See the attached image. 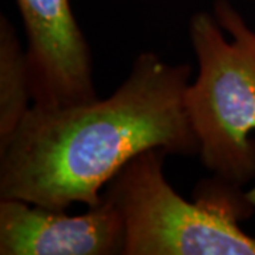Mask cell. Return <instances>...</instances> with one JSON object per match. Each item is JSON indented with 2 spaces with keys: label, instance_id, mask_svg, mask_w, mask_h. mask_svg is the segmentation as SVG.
<instances>
[{
  "label": "cell",
  "instance_id": "obj_1",
  "mask_svg": "<svg viewBox=\"0 0 255 255\" xmlns=\"http://www.w3.org/2000/svg\"><path fill=\"white\" fill-rule=\"evenodd\" d=\"M190 81L191 65L145 51L105 100L64 108L31 105L0 149V199L51 210L74 203L94 207L107 184L142 152L197 155L184 102Z\"/></svg>",
  "mask_w": 255,
  "mask_h": 255
},
{
  "label": "cell",
  "instance_id": "obj_2",
  "mask_svg": "<svg viewBox=\"0 0 255 255\" xmlns=\"http://www.w3.org/2000/svg\"><path fill=\"white\" fill-rule=\"evenodd\" d=\"M166 156L142 152L102 191L124 220V255H255V236L240 227L254 213V191L216 177L184 200L164 176Z\"/></svg>",
  "mask_w": 255,
  "mask_h": 255
},
{
  "label": "cell",
  "instance_id": "obj_3",
  "mask_svg": "<svg viewBox=\"0 0 255 255\" xmlns=\"http://www.w3.org/2000/svg\"><path fill=\"white\" fill-rule=\"evenodd\" d=\"M197 77L186 91V110L201 163L238 187L255 179V31L230 0L189 21Z\"/></svg>",
  "mask_w": 255,
  "mask_h": 255
},
{
  "label": "cell",
  "instance_id": "obj_4",
  "mask_svg": "<svg viewBox=\"0 0 255 255\" xmlns=\"http://www.w3.org/2000/svg\"><path fill=\"white\" fill-rule=\"evenodd\" d=\"M14 1L27 40L33 107L64 108L97 100L91 50L70 0Z\"/></svg>",
  "mask_w": 255,
  "mask_h": 255
},
{
  "label": "cell",
  "instance_id": "obj_5",
  "mask_svg": "<svg viewBox=\"0 0 255 255\" xmlns=\"http://www.w3.org/2000/svg\"><path fill=\"white\" fill-rule=\"evenodd\" d=\"M125 226L102 196L80 216L17 199H0L1 255H124Z\"/></svg>",
  "mask_w": 255,
  "mask_h": 255
},
{
  "label": "cell",
  "instance_id": "obj_6",
  "mask_svg": "<svg viewBox=\"0 0 255 255\" xmlns=\"http://www.w3.org/2000/svg\"><path fill=\"white\" fill-rule=\"evenodd\" d=\"M33 105L26 48L4 14L0 16V149L7 145Z\"/></svg>",
  "mask_w": 255,
  "mask_h": 255
},
{
  "label": "cell",
  "instance_id": "obj_7",
  "mask_svg": "<svg viewBox=\"0 0 255 255\" xmlns=\"http://www.w3.org/2000/svg\"><path fill=\"white\" fill-rule=\"evenodd\" d=\"M248 1H251V3H255V0H248Z\"/></svg>",
  "mask_w": 255,
  "mask_h": 255
}]
</instances>
